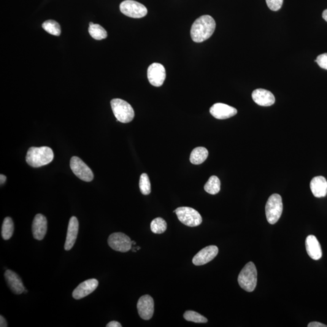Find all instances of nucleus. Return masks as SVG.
Instances as JSON below:
<instances>
[{
    "label": "nucleus",
    "instance_id": "obj_2",
    "mask_svg": "<svg viewBox=\"0 0 327 327\" xmlns=\"http://www.w3.org/2000/svg\"><path fill=\"white\" fill-rule=\"evenodd\" d=\"M53 157V151L50 147H32L27 153L26 161L29 166L38 168L50 163Z\"/></svg>",
    "mask_w": 327,
    "mask_h": 327
},
{
    "label": "nucleus",
    "instance_id": "obj_17",
    "mask_svg": "<svg viewBox=\"0 0 327 327\" xmlns=\"http://www.w3.org/2000/svg\"><path fill=\"white\" fill-rule=\"evenodd\" d=\"M252 98L256 104L261 106L268 107L275 103V98L271 92L263 89H258L252 93Z\"/></svg>",
    "mask_w": 327,
    "mask_h": 327
},
{
    "label": "nucleus",
    "instance_id": "obj_30",
    "mask_svg": "<svg viewBox=\"0 0 327 327\" xmlns=\"http://www.w3.org/2000/svg\"><path fill=\"white\" fill-rule=\"evenodd\" d=\"M315 61L321 68L327 70V53L319 55Z\"/></svg>",
    "mask_w": 327,
    "mask_h": 327
},
{
    "label": "nucleus",
    "instance_id": "obj_6",
    "mask_svg": "<svg viewBox=\"0 0 327 327\" xmlns=\"http://www.w3.org/2000/svg\"><path fill=\"white\" fill-rule=\"evenodd\" d=\"M178 220L185 225L194 228L198 226L202 222V218L198 211L193 208L181 207L174 210Z\"/></svg>",
    "mask_w": 327,
    "mask_h": 327
},
{
    "label": "nucleus",
    "instance_id": "obj_31",
    "mask_svg": "<svg viewBox=\"0 0 327 327\" xmlns=\"http://www.w3.org/2000/svg\"><path fill=\"white\" fill-rule=\"evenodd\" d=\"M308 327H327V326L325 325V324H323L320 323H318V322H312V323H310L309 324V325H308Z\"/></svg>",
    "mask_w": 327,
    "mask_h": 327
},
{
    "label": "nucleus",
    "instance_id": "obj_19",
    "mask_svg": "<svg viewBox=\"0 0 327 327\" xmlns=\"http://www.w3.org/2000/svg\"><path fill=\"white\" fill-rule=\"evenodd\" d=\"M305 246L308 255L314 260L320 259L323 255L321 247L318 240L313 235L308 236L305 240Z\"/></svg>",
    "mask_w": 327,
    "mask_h": 327
},
{
    "label": "nucleus",
    "instance_id": "obj_12",
    "mask_svg": "<svg viewBox=\"0 0 327 327\" xmlns=\"http://www.w3.org/2000/svg\"><path fill=\"white\" fill-rule=\"evenodd\" d=\"M218 248L215 245H210L200 250L193 258L195 266H203L212 261L218 254Z\"/></svg>",
    "mask_w": 327,
    "mask_h": 327
},
{
    "label": "nucleus",
    "instance_id": "obj_14",
    "mask_svg": "<svg viewBox=\"0 0 327 327\" xmlns=\"http://www.w3.org/2000/svg\"><path fill=\"white\" fill-rule=\"evenodd\" d=\"M98 286V281L96 279H90L84 281L73 291V298L81 299L93 292Z\"/></svg>",
    "mask_w": 327,
    "mask_h": 327
},
{
    "label": "nucleus",
    "instance_id": "obj_33",
    "mask_svg": "<svg viewBox=\"0 0 327 327\" xmlns=\"http://www.w3.org/2000/svg\"><path fill=\"white\" fill-rule=\"evenodd\" d=\"M8 326L6 319L3 316H0V327H7Z\"/></svg>",
    "mask_w": 327,
    "mask_h": 327
},
{
    "label": "nucleus",
    "instance_id": "obj_8",
    "mask_svg": "<svg viewBox=\"0 0 327 327\" xmlns=\"http://www.w3.org/2000/svg\"><path fill=\"white\" fill-rule=\"evenodd\" d=\"M120 10L129 17L140 18L147 14V9L144 5L134 0H126L121 2Z\"/></svg>",
    "mask_w": 327,
    "mask_h": 327
},
{
    "label": "nucleus",
    "instance_id": "obj_3",
    "mask_svg": "<svg viewBox=\"0 0 327 327\" xmlns=\"http://www.w3.org/2000/svg\"><path fill=\"white\" fill-rule=\"evenodd\" d=\"M257 270L252 262H249L240 271L237 281L242 289L252 292L257 285Z\"/></svg>",
    "mask_w": 327,
    "mask_h": 327
},
{
    "label": "nucleus",
    "instance_id": "obj_7",
    "mask_svg": "<svg viewBox=\"0 0 327 327\" xmlns=\"http://www.w3.org/2000/svg\"><path fill=\"white\" fill-rule=\"evenodd\" d=\"M70 167L73 173L80 180L86 182H91L93 180L94 176L93 171L82 159L73 156L70 159Z\"/></svg>",
    "mask_w": 327,
    "mask_h": 327
},
{
    "label": "nucleus",
    "instance_id": "obj_15",
    "mask_svg": "<svg viewBox=\"0 0 327 327\" xmlns=\"http://www.w3.org/2000/svg\"><path fill=\"white\" fill-rule=\"evenodd\" d=\"M32 230L35 239L42 240L44 239L47 230V218L42 214H37L35 216L32 223Z\"/></svg>",
    "mask_w": 327,
    "mask_h": 327
},
{
    "label": "nucleus",
    "instance_id": "obj_5",
    "mask_svg": "<svg viewBox=\"0 0 327 327\" xmlns=\"http://www.w3.org/2000/svg\"><path fill=\"white\" fill-rule=\"evenodd\" d=\"M282 198L279 194H273L266 205V215L268 222L270 224L277 223L282 215Z\"/></svg>",
    "mask_w": 327,
    "mask_h": 327
},
{
    "label": "nucleus",
    "instance_id": "obj_22",
    "mask_svg": "<svg viewBox=\"0 0 327 327\" xmlns=\"http://www.w3.org/2000/svg\"><path fill=\"white\" fill-rule=\"evenodd\" d=\"M89 32L91 37L96 40H103L107 37L106 31L101 26L93 23H89Z\"/></svg>",
    "mask_w": 327,
    "mask_h": 327
},
{
    "label": "nucleus",
    "instance_id": "obj_13",
    "mask_svg": "<svg viewBox=\"0 0 327 327\" xmlns=\"http://www.w3.org/2000/svg\"><path fill=\"white\" fill-rule=\"evenodd\" d=\"M210 113L218 120H226L237 114V111L235 108L223 103H216L210 109Z\"/></svg>",
    "mask_w": 327,
    "mask_h": 327
},
{
    "label": "nucleus",
    "instance_id": "obj_29",
    "mask_svg": "<svg viewBox=\"0 0 327 327\" xmlns=\"http://www.w3.org/2000/svg\"><path fill=\"white\" fill-rule=\"evenodd\" d=\"M267 6L273 11H278L282 6L283 0H266Z\"/></svg>",
    "mask_w": 327,
    "mask_h": 327
},
{
    "label": "nucleus",
    "instance_id": "obj_9",
    "mask_svg": "<svg viewBox=\"0 0 327 327\" xmlns=\"http://www.w3.org/2000/svg\"><path fill=\"white\" fill-rule=\"evenodd\" d=\"M108 244L113 250L126 253L131 249L132 241L126 234L117 232L110 235L108 238Z\"/></svg>",
    "mask_w": 327,
    "mask_h": 327
},
{
    "label": "nucleus",
    "instance_id": "obj_23",
    "mask_svg": "<svg viewBox=\"0 0 327 327\" xmlns=\"http://www.w3.org/2000/svg\"><path fill=\"white\" fill-rule=\"evenodd\" d=\"M220 180L216 176H212L204 186L205 191L211 194L218 193L220 192Z\"/></svg>",
    "mask_w": 327,
    "mask_h": 327
},
{
    "label": "nucleus",
    "instance_id": "obj_27",
    "mask_svg": "<svg viewBox=\"0 0 327 327\" xmlns=\"http://www.w3.org/2000/svg\"><path fill=\"white\" fill-rule=\"evenodd\" d=\"M184 318L186 321L193 322L195 323H206L207 319L204 316L200 315L199 313L193 312V311H187L184 314Z\"/></svg>",
    "mask_w": 327,
    "mask_h": 327
},
{
    "label": "nucleus",
    "instance_id": "obj_1",
    "mask_svg": "<svg viewBox=\"0 0 327 327\" xmlns=\"http://www.w3.org/2000/svg\"><path fill=\"white\" fill-rule=\"evenodd\" d=\"M216 28L214 19L210 15H203L194 21L191 26V39L195 43H202L212 37Z\"/></svg>",
    "mask_w": 327,
    "mask_h": 327
},
{
    "label": "nucleus",
    "instance_id": "obj_20",
    "mask_svg": "<svg viewBox=\"0 0 327 327\" xmlns=\"http://www.w3.org/2000/svg\"><path fill=\"white\" fill-rule=\"evenodd\" d=\"M310 188L316 198H323L327 194V181L323 177L313 178L310 183Z\"/></svg>",
    "mask_w": 327,
    "mask_h": 327
},
{
    "label": "nucleus",
    "instance_id": "obj_25",
    "mask_svg": "<svg viewBox=\"0 0 327 327\" xmlns=\"http://www.w3.org/2000/svg\"><path fill=\"white\" fill-rule=\"evenodd\" d=\"M167 223L164 219L156 218L152 221L150 224L151 231L155 234H161L164 233L167 230Z\"/></svg>",
    "mask_w": 327,
    "mask_h": 327
},
{
    "label": "nucleus",
    "instance_id": "obj_16",
    "mask_svg": "<svg viewBox=\"0 0 327 327\" xmlns=\"http://www.w3.org/2000/svg\"><path fill=\"white\" fill-rule=\"evenodd\" d=\"M78 230H79V223L75 216H72L70 219L66 242H65L64 249L69 251L74 247L77 238Z\"/></svg>",
    "mask_w": 327,
    "mask_h": 327
},
{
    "label": "nucleus",
    "instance_id": "obj_21",
    "mask_svg": "<svg viewBox=\"0 0 327 327\" xmlns=\"http://www.w3.org/2000/svg\"><path fill=\"white\" fill-rule=\"evenodd\" d=\"M208 156L209 152L206 148L203 147H196L190 154V161L193 164H201L206 160Z\"/></svg>",
    "mask_w": 327,
    "mask_h": 327
},
{
    "label": "nucleus",
    "instance_id": "obj_32",
    "mask_svg": "<svg viewBox=\"0 0 327 327\" xmlns=\"http://www.w3.org/2000/svg\"><path fill=\"white\" fill-rule=\"evenodd\" d=\"M107 327H121L122 326L121 325L120 323H118L117 321H112L110 322L109 324H107L106 326Z\"/></svg>",
    "mask_w": 327,
    "mask_h": 327
},
{
    "label": "nucleus",
    "instance_id": "obj_26",
    "mask_svg": "<svg viewBox=\"0 0 327 327\" xmlns=\"http://www.w3.org/2000/svg\"><path fill=\"white\" fill-rule=\"evenodd\" d=\"M42 26L43 28L48 34L55 35V36H59L61 35V27L55 21L51 20L46 21L43 24Z\"/></svg>",
    "mask_w": 327,
    "mask_h": 327
},
{
    "label": "nucleus",
    "instance_id": "obj_11",
    "mask_svg": "<svg viewBox=\"0 0 327 327\" xmlns=\"http://www.w3.org/2000/svg\"><path fill=\"white\" fill-rule=\"evenodd\" d=\"M138 312L144 320H149L154 313V301L149 295H144L139 299L137 303Z\"/></svg>",
    "mask_w": 327,
    "mask_h": 327
},
{
    "label": "nucleus",
    "instance_id": "obj_24",
    "mask_svg": "<svg viewBox=\"0 0 327 327\" xmlns=\"http://www.w3.org/2000/svg\"><path fill=\"white\" fill-rule=\"evenodd\" d=\"M14 231V225L11 218L6 217L4 219L2 226L1 235L4 240H8L12 236Z\"/></svg>",
    "mask_w": 327,
    "mask_h": 327
},
{
    "label": "nucleus",
    "instance_id": "obj_35",
    "mask_svg": "<svg viewBox=\"0 0 327 327\" xmlns=\"http://www.w3.org/2000/svg\"><path fill=\"white\" fill-rule=\"evenodd\" d=\"M323 18L327 22V9L324 10L323 13Z\"/></svg>",
    "mask_w": 327,
    "mask_h": 327
},
{
    "label": "nucleus",
    "instance_id": "obj_28",
    "mask_svg": "<svg viewBox=\"0 0 327 327\" xmlns=\"http://www.w3.org/2000/svg\"><path fill=\"white\" fill-rule=\"evenodd\" d=\"M140 192L144 195H147L151 192V185L149 178L146 174L140 175Z\"/></svg>",
    "mask_w": 327,
    "mask_h": 327
},
{
    "label": "nucleus",
    "instance_id": "obj_4",
    "mask_svg": "<svg viewBox=\"0 0 327 327\" xmlns=\"http://www.w3.org/2000/svg\"><path fill=\"white\" fill-rule=\"evenodd\" d=\"M110 104L113 114L117 119V121L122 123H129L134 120V110L128 102L117 98L112 99Z\"/></svg>",
    "mask_w": 327,
    "mask_h": 327
},
{
    "label": "nucleus",
    "instance_id": "obj_36",
    "mask_svg": "<svg viewBox=\"0 0 327 327\" xmlns=\"http://www.w3.org/2000/svg\"><path fill=\"white\" fill-rule=\"evenodd\" d=\"M133 244L134 245L136 244V242H135V241H132V245H133Z\"/></svg>",
    "mask_w": 327,
    "mask_h": 327
},
{
    "label": "nucleus",
    "instance_id": "obj_18",
    "mask_svg": "<svg viewBox=\"0 0 327 327\" xmlns=\"http://www.w3.org/2000/svg\"><path fill=\"white\" fill-rule=\"evenodd\" d=\"M4 277L8 285L13 293L16 294H20L24 292L25 288H24L22 280L16 273L12 270H7L5 272Z\"/></svg>",
    "mask_w": 327,
    "mask_h": 327
},
{
    "label": "nucleus",
    "instance_id": "obj_34",
    "mask_svg": "<svg viewBox=\"0 0 327 327\" xmlns=\"http://www.w3.org/2000/svg\"><path fill=\"white\" fill-rule=\"evenodd\" d=\"M6 180L7 178L6 176L2 174L0 175V183H1V185H4L5 182H6Z\"/></svg>",
    "mask_w": 327,
    "mask_h": 327
},
{
    "label": "nucleus",
    "instance_id": "obj_10",
    "mask_svg": "<svg viewBox=\"0 0 327 327\" xmlns=\"http://www.w3.org/2000/svg\"><path fill=\"white\" fill-rule=\"evenodd\" d=\"M147 78L151 85L155 87H160L166 80V69L161 64L153 63L148 67Z\"/></svg>",
    "mask_w": 327,
    "mask_h": 327
}]
</instances>
